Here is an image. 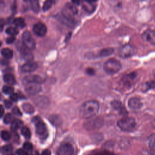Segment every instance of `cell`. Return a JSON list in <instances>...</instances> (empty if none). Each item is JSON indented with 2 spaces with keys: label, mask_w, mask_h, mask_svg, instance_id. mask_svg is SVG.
<instances>
[{
  "label": "cell",
  "mask_w": 155,
  "mask_h": 155,
  "mask_svg": "<svg viewBox=\"0 0 155 155\" xmlns=\"http://www.w3.org/2000/svg\"><path fill=\"white\" fill-rule=\"evenodd\" d=\"M99 105L96 101H88L85 102L81 107L79 113L81 116L86 118L94 116L99 111Z\"/></svg>",
  "instance_id": "cell-1"
},
{
  "label": "cell",
  "mask_w": 155,
  "mask_h": 155,
  "mask_svg": "<svg viewBox=\"0 0 155 155\" xmlns=\"http://www.w3.org/2000/svg\"><path fill=\"white\" fill-rule=\"evenodd\" d=\"M103 68L107 73L113 74L117 73L121 69L122 65L117 60L115 59H110L104 63Z\"/></svg>",
  "instance_id": "cell-2"
},
{
  "label": "cell",
  "mask_w": 155,
  "mask_h": 155,
  "mask_svg": "<svg viewBox=\"0 0 155 155\" xmlns=\"http://www.w3.org/2000/svg\"><path fill=\"white\" fill-rule=\"evenodd\" d=\"M119 128L124 131H131L136 127V121L134 119L129 117H125L119 120L117 122Z\"/></svg>",
  "instance_id": "cell-3"
},
{
  "label": "cell",
  "mask_w": 155,
  "mask_h": 155,
  "mask_svg": "<svg viewBox=\"0 0 155 155\" xmlns=\"http://www.w3.org/2000/svg\"><path fill=\"white\" fill-rule=\"evenodd\" d=\"M33 122L35 125L36 132L39 136H47V129L45 124L42 122L39 116H35L33 118Z\"/></svg>",
  "instance_id": "cell-4"
},
{
  "label": "cell",
  "mask_w": 155,
  "mask_h": 155,
  "mask_svg": "<svg viewBox=\"0 0 155 155\" xmlns=\"http://www.w3.org/2000/svg\"><path fill=\"white\" fill-rule=\"evenodd\" d=\"M136 53V48L131 44H126L122 46L119 50V55L122 58H127L133 56Z\"/></svg>",
  "instance_id": "cell-5"
},
{
  "label": "cell",
  "mask_w": 155,
  "mask_h": 155,
  "mask_svg": "<svg viewBox=\"0 0 155 155\" xmlns=\"http://www.w3.org/2000/svg\"><path fill=\"white\" fill-rule=\"evenodd\" d=\"M22 44L28 50H33L35 48L36 43L35 41L28 31H25L22 35Z\"/></svg>",
  "instance_id": "cell-6"
},
{
  "label": "cell",
  "mask_w": 155,
  "mask_h": 155,
  "mask_svg": "<svg viewBox=\"0 0 155 155\" xmlns=\"http://www.w3.org/2000/svg\"><path fill=\"white\" fill-rule=\"evenodd\" d=\"M26 92L30 95H35L41 90L40 84L36 83H26L25 86Z\"/></svg>",
  "instance_id": "cell-7"
},
{
  "label": "cell",
  "mask_w": 155,
  "mask_h": 155,
  "mask_svg": "<svg viewBox=\"0 0 155 155\" xmlns=\"http://www.w3.org/2000/svg\"><path fill=\"white\" fill-rule=\"evenodd\" d=\"M74 149L70 143H64L61 145L58 150V155H73Z\"/></svg>",
  "instance_id": "cell-8"
},
{
  "label": "cell",
  "mask_w": 155,
  "mask_h": 155,
  "mask_svg": "<svg viewBox=\"0 0 155 155\" xmlns=\"http://www.w3.org/2000/svg\"><path fill=\"white\" fill-rule=\"evenodd\" d=\"M137 74L135 72L125 75L122 79L123 84L126 87H130L136 82Z\"/></svg>",
  "instance_id": "cell-9"
},
{
  "label": "cell",
  "mask_w": 155,
  "mask_h": 155,
  "mask_svg": "<svg viewBox=\"0 0 155 155\" xmlns=\"http://www.w3.org/2000/svg\"><path fill=\"white\" fill-rule=\"evenodd\" d=\"M33 32L38 36H44L47 33V27L45 24L42 22H38L33 25Z\"/></svg>",
  "instance_id": "cell-10"
},
{
  "label": "cell",
  "mask_w": 155,
  "mask_h": 155,
  "mask_svg": "<svg viewBox=\"0 0 155 155\" xmlns=\"http://www.w3.org/2000/svg\"><path fill=\"white\" fill-rule=\"evenodd\" d=\"M58 20H59L61 23L69 27H74L75 25V22L73 18H70L64 16L63 14L58 15L56 16Z\"/></svg>",
  "instance_id": "cell-11"
},
{
  "label": "cell",
  "mask_w": 155,
  "mask_h": 155,
  "mask_svg": "<svg viewBox=\"0 0 155 155\" xmlns=\"http://www.w3.org/2000/svg\"><path fill=\"white\" fill-rule=\"evenodd\" d=\"M142 38L153 45H155V31L147 30L142 34Z\"/></svg>",
  "instance_id": "cell-12"
},
{
  "label": "cell",
  "mask_w": 155,
  "mask_h": 155,
  "mask_svg": "<svg viewBox=\"0 0 155 155\" xmlns=\"http://www.w3.org/2000/svg\"><path fill=\"white\" fill-rule=\"evenodd\" d=\"M78 13L77 8L71 4H67L62 14L68 18H72V16Z\"/></svg>",
  "instance_id": "cell-13"
},
{
  "label": "cell",
  "mask_w": 155,
  "mask_h": 155,
  "mask_svg": "<svg viewBox=\"0 0 155 155\" xmlns=\"http://www.w3.org/2000/svg\"><path fill=\"white\" fill-rule=\"evenodd\" d=\"M29 50H30L27 48L23 44L22 47H21L19 50L22 58L28 62H31L33 59L34 57L32 53L30 51H29Z\"/></svg>",
  "instance_id": "cell-14"
},
{
  "label": "cell",
  "mask_w": 155,
  "mask_h": 155,
  "mask_svg": "<svg viewBox=\"0 0 155 155\" xmlns=\"http://www.w3.org/2000/svg\"><path fill=\"white\" fill-rule=\"evenodd\" d=\"M38 68V65L34 62H27L21 67V70L25 73H30L34 71Z\"/></svg>",
  "instance_id": "cell-15"
},
{
  "label": "cell",
  "mask_w": 155,
  "mask_h": 155,
  "mask_svg": "<svg viewBox=\"0 0 155 155\" xmlns=\"http://www.w3.org/2000/svg\"><path fill=\"white\" fill-rule=\"evenodd\" d=\"M128 106L130 108L133 110H138L142 106L141 101L137 97H132L129 99L128 102Z\"/></svg>",
  "instance_id": "cell-16"
},
{
  "label": "cell",
  "mask_w": 155,
  "mask_h": 155,
  "mask_svg": "<svg viewBox=\"0 0 155 155\" xmlns=\"http://www.w3.org/2000/svg\"><path fill=\"white\" fill-rule=\"evenodd\" d=\"M24 81L26 83H36V84H41L43 82V79L38 75H28L24 78Z\"/></svg>",
  "instance_id": "cell-17"
},
{
  "label": "cell",
  "mask_w": 155,
  "mask_h": 155,
  "mask_svg": "<svg viewBox=\"0 0 155 155\" xmlns=\"http://www.w3.org/2000/svg\"><path fill=\"white\" fill-rule=\"evenodd\" d=\"M112 107L117 110L120 114H126L127 113L126 109L125 108L124 106L122 105V104L119 101H113L111 103Z\"/></svg>",
  "instance_id": "cell-18"
},
{
  "label": "cell",
  "mask_w": 155,
  "mask_h": 155,
  "mask_svg": "<svg viewBox=\"0 0 155 155\" xmlns=\"http://www.w3.org/2000/svg\"><path fill=\"white\" fill-rule=\"evenodd\" d=\"M3 79L4 82L9 85H13L16 83V79L15 76L10 73L5 74L3 76Z\"/></svg>",
  "instance_id": "cell-19"
},
{
  "label": "cell",
  "mask_w": 155,
  "mask_h": 155,
  "mask_svg": "<svg viewBox=\"0 0 155 155\" xmlns=\"http://www.w3.org/2000/svg\"><path fill=\"white\" fill-rule=\"evenodd\" d=\"M49 120L50 122L55 125V126H59L62 124V119L61 117H59L58 115L52 114L49 117Z\"/></svg>",
  "instance_id": "cell-20"
},
{
  "label": "cell",
  "mask_w": 155,
  "mask_h": 155,
  "mask_svg": "<svg viewBox=\"0 0 155 155\" xmlns=\"http://www.w3.org/2000/svg\"><path fill=\"white\" fill-rule=\"evenodd\" d=\"M1 54L5 59H10L13 57V51L8 48H4L1 50Z\"/></svg>",
  "instance_id": "cell-21"
},
{
  "label": "cell",
  "mask_w": 155,
  "mask_h": 155,
  "mask_svg": "<svg viewBox=\"0 0 155 155\" xmlns=\"http://www.w3.org/2000/svg\"><path fill=\"white\" fill-rule=\"evenodd\" d=\"M13 24L17 27L23 28L25 26V22L24 19L22 18H17L13 20Z\"/></svg>",
  "instance_id": "cell-22"
},
{
  "label": "cell",
  "mask_w": 155,
  "mask_h": 155,
  "mask_svg": "<svg viewBox=\"0 0 155 155\" xmlns=\"http://www.w3.org/2000/svg\"><path fill=\"white\" fill-rule=\"evenodd\" d=\"M22 124H23V123L21 120L18 119H15L11 123V129L13 131H16L18 128H19Z\"/></svg>",
  "instance_id": "cell-23"
},
{
  "label": "cell",
  "mask_w": 155,
  "mask_h": 155,
  "mask_svg": "<svg viewBox=\"0 0 155 155\" xmlns=\"http://www.w3.org/2000/svg\"><path fill=\"white\" fill-rule=\"evenodd\" d=\"M30 5L32 10L35 13H38L39 11V0H30Z\"/></svg>",
  "instance_id": "cell-24"
},
{
  "label": "cell",
  "mask_w": 155,
  "mask_h": 155,
  "mask_svg": "<svg viewBox=\"0 0 155 155\" xmlns=\"http://www.w3.org/2000/svg\"><path fill=\"white\" fill-rule=\"evenodd\" d=\"M114 51L113 48H104L101 50L99 52V56L102 57H105L111 55Z\"/></svg>",
  "instance_id": "cell-25"
},
{
  "label": "cell",
  "mask_w": 155,
  "mask_h": 155,
  "mask_svg": "<svg viewBox=\"0 0 155 155\" xmlns=\"http://www.w3.org/2000/svg\"><path fill=\"white\" fill-rule=\"evenodd\" d=\"M22 108L23 109V110L27 113H29V114H31L34 112L35 109L34 107L30 104L28 103H25L22 105Z\"/></svg>",
  "instance_id": "cell-26"
},
{
  "label": "cell",
  "mask_w": 155,
  "mask_h": 155,
  "mask_svg": "<svg viewBox=\"0 0 155 155\" xmlns=\"http://www.w3.org/2000/svg\"><path fill=\"white\" fill-rule=\"evenodd\" d=\"M148 145L150 148L155 151V134H151L148 137Z\"/></svg>",
  "instance_id": "cell-27"
},
{
  "label": "cell",
  "mask_w": 155,
  "mask_h": 155,
  "mask_svg": "<svg viewBox=\"0 0 155 155\" xmlns=\"http://www.w3.org/2000/svg\"><path fill=\"white\" fill-rule=\"evenodd\" d=\"M21 134L26 138V139H30L31 137V133L29 130V128L25 126H24L21 130Z\"/></svg>",
  "instance_id": "cell-28"
},
{
  "label": "cell",
  "mask_w": 155,
  "mask_h": 155,
  "mask_svg": "<svg viewBox=\"0 0 155 155\" xmlns=\"http://www.w3.org/2000/svg\"><path fill=\"white\" fill-rule=\"evenodd\" d=\"M5 31L7 34L12 35V36H15L18 33V30L16 27H10L6 28Z\"/></svg>",
  "instance_id": "cell-29"
},
{
  "label": "cell",
  "mask_w": 155,
  "mask_h": 155,
  "mask_svg": "<svg viewBox=\"0 0 155 155\" xmlns=\"http://www.w3.org/2000/svg\"><path fill=\"white\" fill-rule=\"evenodd\" d=\"M13 150V147L11 145H5L1 147V153L3 154H7L10 153Z\"/></svg>",
  "instance_id": "cell-30"
},
{
  "label": "cell",
  "mask_w": 155,
  "mask_h": 155,
  "mask_svg": "<svg viewBox=\"0 0 155 155\" xmlns=\"http://www.w3.org/2000/svg\"><path fill=\"white\" fill-rule=\"evenodd\" d=\"M2 91L7 94H12L13 93L14 89L10 85H5L2 88Z\"/></svg>",
  "instance_id": "cell-31"
},
{
  "label": "cell",
  "mask_w": 155,
  "mask_h": 155,
  "mask_svg": "<svg viewBox=\"0 0 155 155\" xmlns=\"http://www.w3.org/2000/svg\"><path fill=\"white\" fill-rule=\"evenodd\" d=\"M15 119L14 118V116L10 113H7V114L5 115L4 118V122L5 124H9L12 123Z\"/></svg>",
  "instance_id": "cell-32"
},
{
  "label": "cell",
  "mask_w": 155,
  "mask_h": 155,
  "mask_svg": "<svg viewBox=\"0 0 155 155\" xmlns=\"http://www.w3.org/2000/svg\"><path fill=\"white\" fill-rule=\"evenodd\" d=\"M53 4V0H46L43 5V10L47 11L49 10Z\"/></svg>",
  "instance_id": "cell-33"
},
{
  "label": "cell",
  "mask_w": 155,
  "mask_h": 155,
  "mask_svg": "<svg viewBox=\"0 0 155 155\" xmlns=\"http://www.w3.org/2000/svg\"><path fill=\"white\" fill-rule=\"evenodd\" d=\"M1 137L4 140L7 141L10 139L11 138V134L9 132H8L6 130H3L1 132Z\"/></svg>",
  "instance_id": "cell-34"
},
{
  "label": "cell",
  "mask_w": 155,
  "mask_h": 155,
  "mask_svg": "<svg viewBox=\"0 0 155 155\" xmlns=\"http://www.w3.org/2000/svg\"><path fill=\"white\" fill-rule=\"evenodd\" d=\"M23 148L25 149L26 151H31L33 149V146L32 144L30 142H25L23 145Z\"/></svg>",
  "instance_id": "cell-35"
},
{
  "label": "cell",
  "mask_w": 155,
  "mask_h": 155,
  "mask_svg": "<svg viewBox=\"0 0 155 155\" xmlns=\"http://www.w3.org/2000/svg\"><path fill=\"white\" fill-rule=\"evenodd\" d=\"M12 113L13 114L16 115V116H21L22 115V113L20 111L19 109L17 107H15L13 109H12Z\"/></svg>",
  "instance_id": "cell-36"
},
{
  "label": "cell",
  "mask_w": 155,
  "mask_h": 155,
  "mask_svg": "<svg viewBox=\"0 0 155 155\" xmlns=\"http://www.w3.org/2000/svg\"><path fill=\"white\" fill-rule=\"evenodd\" d=\"M94 155H113V153L107 151H96Z\"/></svg>",
  "instance_id": "cell-37"
},
{
  "label": "cell",
  "mask_w": 155,
  "mask_h": 155,
  "mask_svg": "<svg viewBox=\"0 0 155 155\" xmlns=\"http://www.w3.org/2000/svg\"><path fill=\"white\" fill-rule=\"evenodd\" d=\"M16 153L18 155H28L27 151H26L25 149H18L16 151Z\"/></svg>",
  "instance_id": "cell-38"
},
{
  "label": "cell",
  "mask_w": 155,
  "mask_h": 155,
  "mask_svg": "<svg viewBox=\"0 0 155 155\" xmlns=\"http://www.w3.org/2000/svg\"><path fill=\"white\" fill-rule=\"evenodd\" d=\"M18 95L16 94V93H13L12 94H10V100L13 101H17L18 99Z\"/></svg>",
  "instance_id": "cell-39"
},
{
  "label": "cell",
  "mask_w": 155,
  "mask_h": 155,
  "mask_svg": "<svg viewBox=\"0 0 155 155\" xmlns=\"http://www.w3.org/2000/svg\"><path fill=\"white\" fill-rule=\"evenodd\" d=\"M15 41V38L13 36H9L6 39V42L7 44H12L13 43L14 41Z\"/></svg>",
  "instance_id": "cell-40"
},
{
  "label": "cell",
  "mask_w": 155,
  "mask_h": 155,
  "mask_svg": "<svg viewBox=\"0 0 155 155\" xmlns=\"http://www.w3.org/2000/svg\"><path fill=\"white\" fill-rule=\"evenodd\" d=\"M4 104L5 108H10L12 105V102L9 100H5L4 102Z\"/></svg>",
  "instance_id": "cell-41"
},
{
  "label": "cell",
  "mask_w": 155,
  "mask_h": 155,
  "mask_svg": "<svg viewBox=\"0 0 155 155\" xmlns=\"http://www.w3.org/2000/svg\"><path fill=\"white\" fill-rule=\"evenodd\" d=\"M140 155H154L151 152H150L148 150H142L140 153Z\"/></svg>",
  "instance_id": "cell-42"
},
{
  "label": "cell",
  "mask_w": 155,
  "mask_h": 155,
  "mask_svg": "<svg viewBox=\"0 0 155 155\" xmlns=\"http://www.w3.org/2000/svg\"><path fill=\"white\" fill-rule=\"evenodd\" d=\"M87 73L89 74V75H93L95 73L94 70L92 68H88L87 69Z\"/></svg>",
  "instance_id": "cell-43"
},
{
  "label": "cell",
  "mask_w": 155,
  "mask_h": 155,
  "mask_svg": "<svg viewBox=\"0 0 155 155\" xmlns=\"http://www.w3.org/2000/svg\"><path fill=\"white\" fill-rule=\"evenodd\" d=\"M51 154V152L50 150H45L44 151H42L41 155H50Z\"/></svg>",
  "instance_id": "cell-44"
},
{
  "label": "cell",
  "mask_w": 155,
  "mask_h": 155,
  "mask_svg": "<svg viewBox=\"0 0 155 155\" xmlns=\"http://www.w3.org/2000/svg\"><path fill=\"white\" fill-rule=\"evenodd\" d=\"M71 1H72L73 3H74L75 4H77V5L81 3V0H71Z\"/></svg>",
  "instance_id": "cell-45"
},
{
  "label": "cell",
  "mask_w": 155,
  "mask_h": 155,
  "mask_svg": "<svg viewBox=\"0 0 155 155\" xmlns=\"http://www.w3.org/2000/svg\"><path fill=\"white\" fill-rule=\"evenodd\" d=\"M86 2L89 3V4H92L93 2H95L96 1H97V0H85Z\"/></svg>",
  "instance_id": "cell-46"
},
{
  "label": "cell",
  "mask_w": 155,
  "mask_h": 155,
  "mask_svg": "<svg viewBox=\"0 0 155 155\" xmlns=\"http://www.w3.org/2000/svg\"><path fill=\"white\" fill-rule=\"evenodd\" d=\"M3 114H4V108H3V106L1 105V114H0V116L2 117Z\"/></svg>",
  "instance_id": "cell-47"
},
{
  "label": "cell",
  "mask_w": 155,
  "mask_h": 155,
  "mask_svg": "<svg viewBox=\"0 0 155 155\" xmlns=\"http://www.w3.org/2000/svg\"><path fill=\"white\" fill-rule=\"evenodd\" d=\"M152 126L153 128H155V119L152 122Z\"/></svg>",
  "instance_id": "cell-48"
},
{
  "label": "cell",
  "mask_w": 155,
  "mask_h": 155,
  "mask_svg": "<svg viewBox=\"0 0 155 155\" xmlns=\"http://www.w3.org/2000/svg\"><path fill=\"white\" fill-rule=\"evenodd\" d=\"M24 1H25V2H27V1H30V0H24Z\"/></svg>",
  "instance_id": "cell-49"
},
{
  "label": "cell",
  "mask_w": 155,
  "mask_h": 155,
  "mask_svg": "<svg viewBox=\"0 0 155 155\" xmlns=\"http://www.w3.org/2000/svg\"><path fill=\"white\" fill-rule=\"evenodd\" d=\"M8 155H13V154H8Z\"/></svg>",
  "instance_id": "cell-50"
}]
</instances>
